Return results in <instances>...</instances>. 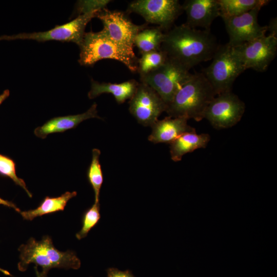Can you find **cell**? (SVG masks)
Returning <instances> with one entry per match:
<instances>
[{
	"instance_id": "obj_31",
	"label": "cell",
	"mask_w": 277,
	"mask_h": 277,
	"mask_svg": "<svg viewBox=\"0 0 277 277\" xmlns=\"http://www.w3.org/2000/svg\"><path fill=\"white\" fill-rule=\"evenodd\" d=\"M34 268H35V273H36V277H47V276H43L41 273V272L38 271L36 266Z\"/></svg>"
},
{
	"instance_id": "obj_17",
	"label": "cell",
	"mask_w": 277,
	"mask_h": 277,
	"mask_svg": "<svg viewBox=\"0 0 277 277\" xmlns=\"http://www.w3.org/2000/svg\"><path fill=\"white\" fill-rule=\"evenodd\" d=\"M138 85V83L135 80L121 83H99L92 80L88 96L90 99H93L104 93H110L120 104L132 97Z\"/></svg>"
},
{
	"instance_id": "obj_29",
	"label": "cell",
	"mask_w": 277,
	"mask_h": 277,
	"mask_svg": "<svg viewBox=\"0 0 277 277\" xmlns=\"http://www.w3.org/2000/svg\"><path fill=\"white\" fill-rule=\"evenodd\" d=\"M9 95L10 91L8 89L4 90V92L0 94V105L8 97Z\"/></svg>"
},
{
	"instance_id": "obj_27",
	"label": "cell",
	"mask_w": 277,
	"mask_h": 277,
	"mask_svg": "<svg viewBox=\"0 0 277 277\" xmlns=\"http://www.w3.org/2000/svg\"><path fill=\"white\" fill-rule=\"evenodd\" d=\"M276 18H274L271 20L267 25V31H269V34L277 36V23Z\"/></svg>"
},
{
	"instance_id": "obj_6",
	"label": "cell",
	"mask_w": 277,
	"mask_h": 277,
	"mask_svg": "<svg viewBox=\"0 0 277 277\" xmlns=\"http://www.w3.org/2000/svg\"><path fill=\"white\" fill-rule=\"evenodd\" d=\"M192 73L169 58L158 69L140 77L141 82L151 87L167 106Z\"/></svg>"
},
{
	"instance_id": "obj_26",
	"label": "cell",
	"mask_w": 277,
	"mask_h": 277,
	"mask_svg": "<svg viewBox=\"0 0 277 277\" xmlns=\"http://www.w3.org/2000/svg\"><path fill=\"white\" fill-rule=\"evenodd\" d=\"M106 271L107 277H135L128 270L121 271L116 268H109Z\"/></svg>"
},
{
	"instance_id": "obj_16",
	"label": "cell",
	"mask_w": 277,
	"mask_h": 277,
	"mask_svg": "<svg viewBox=\"0 0 277 277\" xmlns=\"http://www.w3.org/2000/svg\"><path fill=\"white\" fill-rule=\"evenodd\" d=\"M97 112V104L94 103L84 113L51 118L42 126L36 127L34 130V133L37 137L45 139L50 134L63 132L75 128L81 123L87 119L92 118L101 119Z\"/></svg>"
},
{
	"instance_id": "obj_1",
	"label": "cell",
	"mask_w": 277,
	"mask_h": 277,
	"mask_svg": "<svg viewBox=\"0 0 277 277\" xmlns=\"http://www.w3.org/2000/svg\"><path fill=\"white\" fill-rule=\"evenodd\" d=\"M219 45L210 30H197L185 24L166 32L161 49L167 57L190 70L211 60Z\"/></svg>"
},
{
	"instance_id": "obj_11",
	"label": "cell",
	"mask_w": 277,
	"mask_h": 277,
	"mask_svg": "<svg viewBox=\"0 0 277 277\" xmlns=\"http://www.w3.org/2000/svg\"><path fill=\"white\" fill-rule=\"evenodd\" d=\"M96 17L102 22L103 30L110 38L132 49H133L136 35L147 26V24L141 25L134 24L124 12L109 10L105 7L97 11Z\"/></svg>"
},
{
	"instance_id": "obj_2",
	"label": "cell",
	"mask_w": 277,
	"mask_h": 277,
	"mask_svg": "<svg viewBox=\"0 0 277 277\" xmlns=\"http://www.w3.org/2000/svg\"><path fill=\"white\" fill-rule=\"evenodd\" d=\"M216 95L202 72L192 73L166 106L165 112L170 117H184L199 122L204 118L207 106Z\"/></svg>"
},
{
	"instance_id": "obj_12",
	"label": "cell",
	"mask_w": 277,
	"mask_h": 277,
	"mask_svg": "<svg viewBox=\"0 0 277 277\" xmlns=\"http://www.w3.org/2000/svg\"><path fill=\"white\" fill-rule=\"evenodd\" d=\"M130 113L144 126H151L165 111L166 104L159 95L149 86L138 83L129 102Z\"/></svg>"
},
{
	"instance_id": "obj_3",
	"label": "cell",
	"mask_w": 277,
	"mask_h": 277,
	"mask_svg": "<svg viewBox=\"0 0 277 277\" xmlns=\"http://www.w3.org/2000/svg\"><path fill=\"white\" fill-rule=\"evenodd\" d=\"M20 261L18 268L21 271H25L28 266L33 263L42 268L41 273L47 276L48 271L53 268L77 269L81 267V261L75 252L67 250L63 252L53 245L49 235L44 236L37 241L33 238L29 239L26 244L18 248Z\"/></svg>"
},
{
	"instance_id": "obj_4",
	"label": "cell",
	"mask_w": 277,
	"mask_h": 277,
	"mask_svg": "<svg viewBox=\"0 0 277 277\" xmlns=\"http://www.w3.org/2000/svg\"><path fill=\"white\" fill-rule=\"evenodd\" d=\"M79 47L78 61L82 66H93L100 60L110 59L122 63L132 72H137L138 58L133 49L112 41L103 30L85 32Z\"/></svg>"
},
{
	"instance_id": "obj_20",
	"label": "cell",
	"mask_w": 277,
	"mask_h": 277,
	"mask_svg": "<svg viewBox=\"0 0 277 277\" xmlns=\"http://www.w3.org/2000/svg\"><path fill=\"white\" fill-rule=\"evenodd\" d=\"M165 33L159 27L145 28L136 35L134 46L142 54L161 50L164 39Z\"/></svg>"
},
{
	"instance_id": "obj_30",
	"label": "cell",
	"mask_w": 277,
	"mask_h": 277,
	"mask_svg": "<svg viewBox=\"0 0 277 277\" xmlns=\"http://www.w3.org/2000/svg\"><path fill=\"white\" fill-rule=\"evenodd\" d=\"M0 272H2L4 274H5L6 275L11 276V274H10V273L9 271H8L6 270L3 269H2L1 268H0Z\"/></svg>"
},
{
	"instance_id": "obj_5",
	"label": "cell",
	"mask_w": 277,
	"mask_h": 277,
	"mask_svg": "<svg viewBox=\"0 0 277 277\" xmlns=\"http://www.w3.org/2000/svg\"><path fill=\"white\" fill-rule=\"evenodd\" d=\"M210 65L202 73L216 95L231 91L237 77L246 70L232 47L219 45Z\"/></svg>"
},
{
	"instance_id": "obj_21",
	"label": "cell",
	"mask_w": 277,
	"mask_h": 277,
	"mask_svg": "<svg viewBox=\"0 0 277 277\" xmlns=\"http://www.w3.org/2000/svg\"><path fill=\"white\" fill-rule=\"evenodd\" d=\"M267 0H217L221 17L236 16L245 13L256 7L266 5Z\"/></svg>"
},
{
	"instance_id": "obj_25",
	"label": "cell",
	"mask_w": 277,
	"mask_h": 277,
	"mask_svg": "<svg viewBox=\"0 0 277 277\" xmlns=\"http://www.w3.org/2000/svg\"><path fill=\"white\" fill-rule=\"evenodd\" d=\"M0 176L11 179L16 185L21 187L30 197H32V195L28 190L25 181L16 175L15 162L10 157L1 153Z\"/></svg>"
},
{
	"instance_id": "obj_24",
	"label": "cell",
	"mask_w": 277,
	"mask_h": 277,
	"mask_svg": "<svg viewBox=\"0 0 277 277\" xmlns=\"http://www.w3.org/2000/svg\"><path fill=\"white\" fill-rule=\"evenodd\" d=\"M101 219L100 203H95L91 207L87 209L82 216V226L81 229L75 236L80 240L87 236L88 233L95 226Z\"/></svg>"
},
{
	"instance_id": "obj_18",
	"label": "cell",
	"mask_w": 277,
	"mask_h": 277,
	"mask_svg": "<svg viewBox=\"0 0 277 277\" xmlns=\"http://www.w3.org/2000/svg\"><path fill=\"white\" fill-rule=\"evenodd\" d=\"M210 140L208 134H197L195 129L184 133L170 144L171 159L175 162L180 161L186 153L205 148Z\"/></svg>"
},
{
	"instance_id": "obj_10",
	"label": "cell",
	"mask_w": 277,
	"mask_h": 277,
	"mask_svg": "<svg viewBox=\"0 0 277 277\" xmlns=\"http://www.w3.org/2000/svg\"><path fill=\"white\" fill-rule=\"evenodd\" d=\"M232 47L245 70L262 72L276 56L277 36L269 34Z\"/></svg>"
},
{
	"instance_id": "obj_28",
	"label": "cell",
	"mask_w": 277,
	"mask_h": 277,
	"mask_svg": "<svg viewBox=\"0 0 277 277\" xmlns=\"http://www.w3.org/2000/svg\"><path fill=\"white\" fill-rule=\"evenodd\" d=\"M0 205L12 208L18 213H20L21 211V210L15 205L14 203L11 201L4 200L1 197H0Z\"/></svg>"
},
{
	"instance_id": "obj_22",
	"label": "cell",
	"mask_w": 277,
	"mask_h": 277,
	"mask_svg": "<svg viewBox=\"0 0 277 277\" xmlns=\"http://www.w3.org/2000/svg\"><path fill=\"white\" fill-rule=\"evenodd\" d=\"M101 151L97 148L92 149V160L87 172L88 181L94 193V202L98 203L100 193L103 183V174L100 162Z\"/></svg>"
},
{
	"instance_id": "obj_14",
	"label": "cell",
	"mask_w": 277,
	"mask_h": 277,
	"mask_svg": "<svg viewBox=\"0 0 277 277\" xmlns=\"http://www.w3.org/2000/svg\"><path fill=\"white\" fill-rule=\"evenodd\" d=\"M182 7L187 16L185 24L193 28L210 30L213 21L220 15L217 0H186Z\"/></svg>"
},
{
	"instance_id": "obj_19",
	"label": "cell",
	"mask_w": 277,
	"mask_h": 277,
	"mask_svg": "<svg viewBox=\"0 0 277 277\" xmlns=\"http://www.w3.org/2000/svg\"><path fill=\"white\" fill-rule=\"evenodd\" d=\"M76 195V191H66L58 197L47 196L36 208L21 211L19 213L24 220L32 221L38 216L63 211L68 202Z\"/></svg>"
},
{
	"instance_id": "obj_9",
	"label": "cell",
	"mask_w": 277,
	"mask_h": 277,
	"mask_svg": "<svg viewBox=\"0 0 277 277\" xmlns=\"http://www.w3.org/2000/svg\"><path fill=\"white\" fill-rule=\"evenodd\" d=\"M245 103L232 91L216 95L207 106L204 118L216 129L232 127L238 123L245 110Z\"/></svg>"
},
{
	"instance_id": "obj_15",
	"label": "cell",
	"mask_w": 277,
	"mask_h": 277,
	"mask_svg": "<svg viewBox=\"0 0 277 277\" xmlns=\"http://www.w3.org/2000/svg\"><path fill=\"white\" fill-rule=\"evenodd\" d=\"M184 117L167 116L157 120L151 126L152 131L148 137L151 143L170 144L184 133L195 130L187 124Z\"/></svg>"
},
{
	"instance_id": "obj_13",
	"label": "cell",
	"mask_w": 277,
	"mask_h": 277,
	"mask_svg": "<svg viewBox=\"0 0 277 277\" xmlns=\"http://www.w3.org/2000/svg\"><path fill=\"white\" fill-rule=\"evenodd\" d=\"M263 6H258L239 16L222 17L229 36V45L235 47L266 35L267 26H261L258 20Z\"/></svg>"
},
{
	"instance_id": "obj_7",
	"label": "cell",
	"mask_w": 277,
	"mask_h": 277,
	"mask_svg": "<svg viewBox=\"0 0 277 277\" xmlns=\"http://www.w3.org/2000/svg\"><path fill=\"white\" fill-rule=\"evenodd\" d=\"M98 9L84 12L74 19L43 32L22 33L10 36H0V40L32 39L37 42L57 41L73 42L78 46L81 44L87 24L96 15Z\"/></svg>"
},
{
	"instance_id": "obj_23",
	"label": "cell",
	"mask_w": 277,
	"mask_h": 277,
	"mask_svg": "<svg viewBox=\"0 0 277 277\" xmlns=\"http://www.w3.org/2000/svg\"><path fill=\"white\" fill-rule=\"evenodd\" d=\"M138 59L137 72L143 76L162 66L167 60L166 53L161 49L141 54Z\"/></svg>"
},
{
	"instance_id": "obj_8",
	"label": "cell",
	"mask_w": 277,
	"mask_h": 277,
	"mask_svg": "<svg viewBox=\"0 0 277 277\" xmlns=\"http://www.w3.org/2000/svg\"><path fill=\"white\" fill-rule=\"evenodd\" d=\"M127 11L139 14L147 23L155 24L167 31L183 9L178 0H136L129 3Z\"/></svg>"
}]
</instances>
